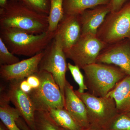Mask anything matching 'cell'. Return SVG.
<instances>
[{
    "label": "cell",
    "mask_w": 130,
    "mask_h": 130,
    "mask_svg": "<svg viewBox=\"0 0 130 130\" xmlns=\"http://www.w3.org/2000/svg\"><path fill=\"white\" fill-rule=\"evenodd\" d=\"M48 15L40 13L22 0L8 1L0 7V28H14L30 34L47 31Z\"/></svg>",
    "instance_id": "cell-1"
},
{
    "label": "cell",
    "mask_w": 130,
    "mask_h": 130,
    "mask_svg": "<svg viewBox=\"0 0 130 130\" xmlns=\"http://www.w3.org/2000/svg\"><path fill=\"white\" fill-rule=\"evenodd\" d=\"M0 38L12 53L32 57L46 48L56 32L47 31L38 35L30 34L14 28H1Z\"/></svg>",
    "instance_id": "cell-2"
},
{
    "label": "cell",
    "mask_w": 130,
    "mask_h": 130,
    "mask_svg": "<svg viewBox=\"0 0 130 130\" xmlns=\"http://www.w3.org/2000/svg\"><path fill=\"white\" fill-rule=\"evenodd\" d=\"M82 69L89 93L97 97H106L117 84L127 76L120 68L103 63L86 65Z\"/></svg>",
    "instance_id": "cell-3"
},
{
    "label": "cell",
    "mask_w": 130,
    "mask_h": 130,
    "mask_svg": "<svg viewBox=\"0 0 130 130\" xmlns=\"http://www.w3.org/2000/svg\"><path fill=\"white\" fill-rule=\"evenodd\" d=\"M75 91L86 106L91 128L106 130L119 115L116 103L112 98L97 97L89 92Z\"/></svg>",
    "instance_id": "cell-4"
},
{
    "label": "cell",
    "mask_w": 130,
    "mask_h": 130,
    "mask_svg": "<svg viewBox=\"0 0 130 130\" xmlns=\"http://www.w3.org/2000/svg\"><path fill=\"white\" fill-rule=\"evenodd\" d=\"M36 74L41 84L28 94L36 111L64 107V97L52 74L44 71H39Z\"/></svg>",
    "instance_id": "cell-5"
},
{
    "label": "cell",
    "mask_w": 130,
    "mask_h": 130,
    "mask_svg": "<svg viewBox=\"0 0 130 130\" xmlns=\"http://www.w3.org/2000/svg\"><path fill=\"white\" fill-rule=\"evenodd\" d=\"M97 36L107 45L125 39L130 40V1L119 11L107 14Z\"/></svg>",
    "instance_id": "cell-6"
},
{
    "label": "cell",
    "mask_w": 130,
    "mask_h": 130,
    "mask_svg": "<svg viewBox=\"0 0 130 130\" xmlns=\"http://www.w3.org/2000/svg\"><path fill=\"white\" fill-rule=\"evenodd\" d=\"M66 57L60 39L55 35L53 40L44 50L40 61L39 71H44L52 74L64 97L66 73L68 68Z\"/></svg>",
    "instance_id": "cell-7"
},
{
    "label": "cell",
    "mask_w": 130,
    "mask_h": 130,
    "mask_svg": "<svg viewBox=\"0 0 130 130\" xmlns=\"http://www.w3.org/2000/svg\"><path fill=\"white\" fill-rule=\"evenodd\" d=\"M107 46L97 35H81L78 41L69 50L64 52L67 58L71 60L80 68L96 62L99 55Z\"/></svg>",
    "instance_id": "cell-8"
},
{
    "label": "cell",
    "mask_w": 130,
    "mask_h": 130,
    "mask_svg": "<svg viewBox=\"0 0 130 130\" xmlns=\"http://www.w3.org/2000/svg\"><path fill=\"white\" fill-rule=\"evenodd\" d=\"M96 63L114 65L130 76V40L125 39L107 45L100 53Z\"/></svg>",
    "instance_id": "cell-9"
},
{
    "label": "cell",
    "mask_w": 130,
    "mask_h": 130,
    "mask_svg": "<svg viewBox=\"0 0 130 130\" xmlns=\"http://www.w3.org/2000/svg\"><path fill=\"white\" fill-rule=\"evenodd\" d=\"M22 80L8 82V87L6 91L9 101L18 110L21 117L32 129L35 130L36 109L29 94L20 88V85Z\"/></svg>",
    "instance_id": "cell-10"
},
{
    "label": "cell",
    "mask_w": 130,
    "mask_h": 130,
    "mask_svg": "<svg viewBox=\"0 0 130 130\" xmlns=\"http://www.w3.org/2000/svg\"><path fill=\"white\" fill-rule=\"evenodd\" d=\"M44 54L43 51L13 64L1 66V78L7 82L22 80L37 73L39 71V64Z\"/></svg>",
    "instance_id": "cell-11"
},
{
    "label": "cell",
    "mask_w": 130,
    "mask_h": 130,
    "mask_svg": "<svg viewBox=\"0 0 130 130\" xmlns=\"http://www.w3.org/2000/svg\"><path fill=\"white\" fill-rule=\"evenodd\" d=\"M81 35L79 15L64 14L56 32V36L60 40L64 52L70 50L79 40Z\"/></svg>",
    "instance_id": "cell-12"
},
{
    "label": "cell",
    "mask_w": 130,
    "mask_h": 130,
    "mask_svg": "<svg viewBox=\"0 0 130 130\" xmlns=\"http://www.w3.org/2000/svg\"><path fill=\"white\" fill-rule=\"evenodd\" d=\"M64 108L82 129L90 127L86 106L67 80L64 87Z\"/></svg>",
    "instance_id": "cell-13"
},
{
    "label": "cell",
    "mask_w": 130,
    "mask_h": 130,
    "mask_svg": "<svg viewBox=\"0 0 130 130\" xmlns=\"http://www.w3.org/2000/svg\"><path fill=\"white\" fill-rule=\"evenodd\" d=\"M111 12L110 4L100 5L87 9L79 15L82 35H97L98 30L105 21L107 14Z\"/></svg>",
    "instance_id": "cell-14"
},
{
    "label": "cell",
    "mask_w": 130,
    "mask_h": 130,
    "mask_svg": "<svg viewBox=\"0 0 130 130\" xmlns=\"http://www.w3.org/2000/svg\"><path fill=\"white\" fill-rule=\"evenodd\" d=\"M106 96L114 100L119 114L130 112V76L120 81Z\"/></svg>",
    "instance_id": "cell-15"
},
{
    "label": "cell",
    "mask_w": 130,
    "mask_h": 130,
    "mask_svg": "<svg viewBox=\"0 0 130 130\" xmlns=\"http://www.w3.org/2000/svg\"><path fill=\"white\" fill-rule=\"evenodd\" d=\"M111 0H63L64 14L78 16L87 10L102 5H109Z\"/></svg>",
    "instance_id": "cell-16"
},
{
    "label": "cell",
    "mask_w": 130,
    "mask_h": 130,
    "mask_svg": "<svg viewBox=\"0 0 130 130\" xmlns=\"http://www.w3.org/2000/svg\"><path fill=\"white\" fill-rule=\"evenodd\" d=\"M47 111L51 118L64 129L67 130H81L83 129L64 107L53 108Z\"/></svg>",
    "instance_id": "cell-17"
},
{
    "label": "cell",
    "mask_w": 130,
    "mask_h": 130,
    "mask_svg": "<svg viewBox=\"0 0 130 130\" xmlns=\"http://www.w3.org/2000/svg\"><path fill=\"white\" fill-rule=\"evenodd\" d=\"M9 103L0 102V119L1 122L9 130H21L16 121L21 115L16 108L10 106Z\"/></svg>",
    "instance_id": "cell-18"
},
{
    "label": "cell",
    "mask_w": 130,
    "mask_h": 130,
    "mask_svg": "<svg viewBox=\"0 0 130 130\" xmlns=\"http://www.w3.org/2000/svg\"><path fill=\"white\" fill-rule=\"evenodd\" d=\"M50 7L48 15V27L47 31L55 32L58 25L64 16L63 7V0H50Z\"/></svg>",
    "instance_id": "cell-19"
},
{
    "label": "cell",
    "mask_w": 130,
    "mask_h": 130,
    "mask_svg": "<svg viewBox=\"0 0 130 130\" xmlns=\"http://www.w3.org/2000/svg\"><path fill=\"white\" fill-rule=\"evenodd\" d=\"M35 130H67L51 118L48 112L36 110L35 114Z\"/></svg>",
    "instance_id": "cell-20"
},
{
    "label": "cell",
    "mask_w": 130,
    "mask_h": 130,
    "mask_svg": "<svg viewBox=\"0 0 130 130\" xmlns=\"http://www.w3.org/2000/svg\"><path fill=\"white\" fill-rule=\"evenodd\" d=\"M20 61V59L12 53L0 38V65L13 64Z\"/></svg>",
    "instance_id": "cell-21"
},
{
    "label": "cell",
    "mask_w": 130,
    "mask_h": 130,
    "mask_svg": "<svg viewBox=\"0 0 130 130\" xmlns=\"http://www.w3.org/2000/svg\"><path fill=\"white\" fill-rule=\"evenodd\" d=\"M67 66L73 79L79 86V88L77 90L80 93H84L85 91L88 90V89L85 84L84 77L80 71V68L70 63H68Z\"/></svg>",
    "instance_id": "cell-22"
},
{
    "label": "cell",
    "mask_w": 130,
    "mask_h": 130,
    "mask_svg": "<svg viewBox=\"0 0 130 130\" xmlns=\"http://www.w3.org/2000/svg\"><path fill=\"white\" fill-rule=\"evenodd\" d=\"M31 8L42 14L48 15L50 10V0H22Z\"/></svg>",
    "instance_id": "cell-23"
},
{
    "label": "cell",
    "mask_w": 130,
    "mask_h": 130,
    "mask_svg": "<svg viewBox=\"0 0 130 130\" xmlns=\"http://www.w3.org/2000/svg\"><path fill=\"white\" fill-rule=\"evenodd\" d=\"M106 130H130V118L126 114H119Z\"/></svg>",
    "instance_id": "cell-24"
},
{
    "label": "cell",
    "mask_w": 130,
    "mask_h": 130,
    "mask_svg": "<svg viewBox=\"0 0 130 130\" xmlns=\"http://www.w3.org/2000/svg\"><path fill=\"white\" fill-rule=\"evenodd\" d=\"M26 79L32 89L37 88L41 84L40 79L36 73L28 77Z\"/></svg>",
    "instance_id": "cell-25"
},
{
    "label": "cell",
    "mask_w": 130,
    "mask_h": 130,
    "mask_svg": "<svg viewBox=\"0 0 130 130\" xmlns=\"http://www.w3.org/2000/svg\"><path fill=\"white\" fill-rule=\"evenodd\" d=\"M127 0H111V12L117 11L123 7Z\"/></svg>",
    "instance_id": "cell-26"
},
{
    "label": "cell",
    "mask_w": 130,
    "mask_h": 130,
    "mask_svg": "<svg viewBox=\"0 0 130 130\" xmlns=\"http://www.w3.org/2000/svg\"><path fill=\"white\" fill-rule=\"evenodd\" d=\"M20 87L21 90L26 93L29 94L32 90V88L28 83L26 78L23 79L20 83Z\"/></svg>",
    "instance_id": "cell-27"
},
{
    "label": "cell",
    "mask_w": 130,
    "mask_h": 130,
    "mask_svg": "<svg viewBox=\"0 0 130 130\" xmlns=\"http://www.w3.org/2000/svg\"><path fill=\"white\" fill-rule=\"evenodd\" d=\"M16 124L21 130H33L28 125L21 117L18 119L16 121Z\"/></svg>",
    "instance_id": "cell-28"
},
{
    "label": "cell",
    "mask_w": 130,
    "mask_h": 130,
    "mask_svg": "<svg viewBox=\"0 0 130 130\" xmlns=\"http://www.w3.org/2000/svg\"><path fill=\"white\" fill-rule=\"evenodd\" d=\"M8 1H16V0H0V7H1L4 6Z\"/></svg>",
    "instance_id": "cell-29"
},
{
    "label": "cell",
    "mask_w": 130,
    "mask_h": 130,
    "mask_svg": "<svg viewBox=\"0 0 130 130\" xmlns=\"http://www.w3.org/2000/svg\"><path fill=\"white\" fill-rule=\"evenodd\" d=\"M0 130H9L4 124L1 121L0 122Z\"/></svg>",
    "instance_id": "cell-30"
},
{
    "label": "cell",
    "mask_w": 130,
    "mask_h": 130,
    "mask_svg": "<svg viewBox=\"0 0 130 130\" xmlns=\"http://www.w3.org/2000/svg\"><path fill=\"white\" fill-rule=\"evenodd\" d=\"M81 130H96L95 129H93V128H91V127H90L89 128H85V129H83Z\"/></svg>",
    "instance_id": "cell-31"
},
{
    "label": "cell",
    "mask_w": 130,
    "mask_h": 130,
    "mask_svg": "<svg viewBox=\"0 0 130 130\" xmlns=\"http://www.w3.org/2000/svg\"><path fill=\"white\" fill-rule=\"evenodd\" d=\"M126 115H127L128 117H129L130 118V112L126 114Z\"/></svg>",
    "instance_id": "cell-32"
}]
</instances>
